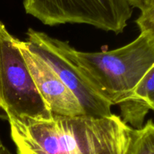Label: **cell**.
<instances>
[{"instance_id":"cell-9","label":"cell","mask_w":154,"mask_h":154,"mask_svg":"<svg viewBox=\"0 0 154 154\" xmlns=\"http://www.w3.org/2000/svg\"><path fill=\"white\" fill-rule=\"evenodd\" d=\"M135 22L141 32H154V5L141 10Z\"/></svg>"},{"instance_id":"cell-5","label":"cell","mask_w":154,"mask_h":154,"mask_svg":"<svg viewBox=\"0 0 154 154\" xmlns=\"http://www.w3.org/2000/svg\"><path fill=\"white\" fill-rule=\"evenodd\" d=\"M25 42L28 49L46 62L73 93L84 114L110 117L111 105L99 93L74 59V48L68 42L29 28Z\"/></svg>"},{"instance_id":"cell-4","label":"cell","mask_w":154,"mask_h":154,"mask_svg":"<svg viewBox=\"0 0 154 154\" xmlns=\"http://www.w3.org/2000/svg\"><path fill=\"white\" fill-rule=\"evenodd\" d=\"M27 14L42 23H82L120 34L132 17L128 0H23Z\"/></svg>"},{"instance_id":"cell-1","label":"cell","mask_w":154,"mask_h":154,"mask_svg":"<svg viewBox=\"0 0 154 154\" xmlns=\"http://www.w3.org/2000/svg\"><path fill=\"white\" fill-rule=\"evenodd\" d=\"M7 118L17 154H126L131 139L132 128L115 114Z\"/></svg>"},{"instance_id":"cell-3","label":"cell","mask_w":154,"mask_h":154,"mask_svg":"<svg viewBox=\"0 0 154 154\" xmlns=\"http://www.w3.org/2000/svg\"><path fill=\"white\" fill-rule=\"evenodd\" d=\"M0 110L6 117L48 120L53 114L39 93L20 49L0 21Z\"/></svg>"},{"instance_id":"cell-8","label":"cell","mask_w":154,"mask_h":154,"mask_svg":"<svg viewBox=\"0 0 154 154\" xmlns=\"http://www.w3.org/2000/svg\"><path fill=\"white\" fill-rule=\"evenodd\" d=\"M126 154H154V124L149 120L141 129H131V139Z\"/></svg>"},{"instance_id":"cell-6","label":"cell","mask_w":154,"mask_h":154,"mask_svg":"<svg viewBox=\"0 0 154 154\" xmlns=\"http://www.w3.org/2000/svg\"><path fill=\"white\" fill-rule=\"evenodd\" d=\"M32 79L53 115L79 116L84 114L78 99L41 57L28 49L24 41L17 38Z\"/></svg>"},{"instance_id":"cell-10","label":"cell","mask_w":154,"mask_h":154,"mask_svg":"<svg viewBox=\"0 0 154 154\" xmlns=\"http://www.w3.org/2000/svg\"><path fill=\"white\" fill-rule=\"evenodd\" d=\"M129 5L134 8H137L140 11L150 5H154V0H128Z\"/></svg>"},{"instance_id":"cell-2","label":"cell","mask_w":154,"mask_h":154,"mask_svg":"<svg viewBox=\"0 0 154 154\" xmlns=\"http://www.w3.org/2000/svg\"><path fill=\"white\" fill-rule=\"evenodd\" d=\"M73 56L99 93L112 105H117L154 66V32H141L113 51L83 52L74 48Z\"/></svg>"},{"instance_id":"cell-7","label":"cell","mask_w":154,"mask_h":154,"mask_svg":"<svg viewBox=\"0 0 154 154\" xmlns=\"http://www.w3.org/2000/svg\"><path fill=\"white\" fill-rule=\"evenodd\" d=\"M117 105L120 117L125 124L130 125L134 129L144 126L146 116L154 109V66L141 78L131 94Z\"/></svg>"},{"instance_id":"cell-11","label":"cell","mask_w":154,"mask_h":154,"mask_svg":"<svg viewBox=\"0 0 154 154\" xmlns=\"http://www.w3.org/2000/svg\"><path fill=\"white\" fill-rule=\"evenodd\" d=\"M0 154H12L7 149V147L3 144L2 141L0 139Z\"/></svg>"}]
</instances>
